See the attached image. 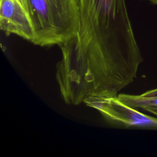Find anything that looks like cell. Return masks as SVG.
Listing matches in <instances>:
<instances>
[{"instance_id":"obj_2","label":"cell","mask_w":157,"mask_h":157,"mask_svg":"<svg viewBox=\"0 0 157 157\" xmlns=\"http://www.w3.org/2000/svg\"><path fill=\"white\" fill-rule=\"evenodd\" d=\"M22 1L31 19L34 44L59 46L76 34L79 0Z\"/></svg>"},{"instance_id":"obj_5","label":"cell","mask_w":157,"mask_h":157,"mask_svg":"<svg viewBox=\"0 0 157 157\" xmlns=\"http://www.w3.org/2000/svg\"><path fill=\"white\" fill-rule=\"evenodd\" d=\"M117 97L121 101L134 109L144 110L147 107H157V88L139 95L118 94Z\"/></svg>"},{"instance_id":"obj_4","label":"cell","mask_w":157,"mask_h":157,"mask_svg":"<svg viewBox=\"0 0 157 157\" xmlns=\"http://www.w3.org/2000/svg\"><path fill=\"white\" fill-rule=\"evenodd\" d=\"M0 28L7 35L32 42V24L22 0H0Z\"/></svg>"},{"instance_id":"obj_7","label":"cell","mask_w":157,"mask_h":157,"mask_svg":"<svg viewBox=\"0 0 157 157\" xmlns=\"http://www.w3.org/2000/svg\"><path fill=\"white\" fill-rule=\"evenodd\" d=\"M147 1H149L150 2L153 4H156L157 5V0H146Z\"/></svg>"},{"instance_id":"obj_1","label":"cell","mask_w":157,"mask_h":157,"mask_svg":"<svg viewBox=\"0 0 157 157\" xmlns=\"http://www.w3.org/2000/svg\"><path fill=\"white\" fill-rule=\"evenodd\" d=\"M79 6L78 28L68 41L78 55L109 58L136 42L125 0H79Z\"/></svg>"},{"instance_id":"obj_6","label":"cell","mask_w":157,"mask_h":157,"mask_svg":"<svg viewBox=\"0 0 157 157\" xmlns=\"http://www.w3.org/2000/svg\"><path fill=\"white\" fill-rule=\"evenodd\" d=\"M144 110L157 116V107H147L144 109Z\"/></svg>"},{"instance_id":"obj_3","label":"cell","mask_w":157,"mask_h":157,"mask_svg":"<svg viewBox=\"0 0 157 157\" xmlns=\"http://www.w3.org/2000/svg\"><path fill=\"white\" fill-rule=\"evenodd\" d=\"M87 106L100 112L111 124L125 128L157 129V118L142 113L117 96L90 97L83 101Z\"/></svg>"}]
</instances>
